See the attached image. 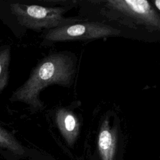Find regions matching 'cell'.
<instances>
[{
    "instance_id": "obj_1",
    "label": "cell",
    "mask_w": 160,
    "mask_h": 160,
    "mask_svg": "<svg viewBox=\"0 0 160 160\" xmlns=\"http://www.w3.org/2000/svg\"><path fill=\"white\" fill-rule=\"evenodd\" d=\"M74 71L73 61L68 55L61 52L49 54L38 63L25 82L13 92L10 101L26 104L33 112L42 111L44 104L39 95L42 89L52 84L69 85Z\"/></svg>"
},
{
    "instance_id": "obj_2",
    "label": "cell",
    "mask_w": 160,
    "mask_h": 160,
    "mask_svg": "<svg viewBox=\"0 0 160 160\" xmlns=\"http://www.w3.org/2000/svg\"><path fill=\"white\" fill-rule=\"evenodd\" d=\"M10 9L21 26L34 31L42 29L48 30L74 24L77 21L76 19L66 18L63 16V14L68 9L66 8L11 2Z\"/></svg>"
},
{
    "instance_id": "obj_3",
    "label": "cell",
    "mask_w": 160,
    "mask_h": 160,
    "mask_svg": "<svg viewBox=\"0 0 160 160\" xmlns=\"http://www.w3.org/2000/svg\"><path fill=\"white\" fill-rule=\"evenodd\" d=\"M120 31L99 22L71 24L47 30L43 41L48 42L93 39L118 35Z\"/></svg>"
},
{
    "instance_id": "obj_4",
    "label": "cell",
    "mask_w": 160,
    "mask_h": 160,
    "mask_svg": "<svg viewBox=\"0 0 160 160\" xmlns=\"http://www.w3.org/2000/svg\"><path fill=\"white\" fill-rule=\"evenodd\" d=\"M107 4L111 8L160 31V16L148 1L110 0L107 1Z\"/></svg>"
},
{
    "instance_id": "obj_5",
    "label": "cell",
    "mask_w": 160,
    "mask_h": 160,
    "mask_svg": "<svg viewBox=\"0 0 160 160\" xmlns=\"http://www.w3.org/2000/svg\"><path fill=\"white\" fill-rule=\"evenodd\" d=\"M55 120L67 143L72 145L78 137L79 129V124L76 116L71 111L60 108L56 112Z\"/></svg>"
},
{
    "instance_id": "obj_6",
    "label": "cell",
    "mask_w": 160,
    "mask_h": 160,
    "mask_svg": "<svg viewBox=\"0 0 160 160\" xmlns=\"http://www.w3.org/2000/svg\"><path fill=\"white\" fill-rule=\"evenodd\" d=\"M98 148L102 160H114L116 148V134L108 121L102 124L98 136Z\"/></svg>"
},
{
    "instance_id": "obj_7",
    "label": "cell",
    "mask_w": 160,
    "mask_h": 160,
    "mask_svg": "<svg viewBox=\"0 0 160 160\" xmlns=\"http://www.w3.org/2000/svg\"><path fill=\"white\" fill-rule=\"evenodd\" d=\"M11 48L4 46L0 48V93L6 87L9 79Z\"/></svg>"
},
{
    "instance_id": "obj_8",
    "label": "cell",
    "mask_w": 160,
    "mask_h": 160,
    "mask_svg": "<svg viewBox=\"0 0 160 160\" xmlns=\"http://www.w3.org/2000/svg\"><path fill=\"white\" fill-rule=\"evenodd\" d=\"M0 148L6 149L19 155H22L25 152L21 142L9 131L1 127H0Z\"/></svg>"
},
{
    "instance_id": "obj_9",
    "label": "cell",
    "mask_w": 160,
    "mask_h": 160,
    "mask_svg": "<svg viewBox=\"0 0 160 160\" xmlns=\"http://www.w3.org/2000/svg\"><path fill=\"white\" fill-rule=\"evenodd\" d=\"M155 6L160 11V0H156L154 2Z\"/></svg>"
}]
</instances>
